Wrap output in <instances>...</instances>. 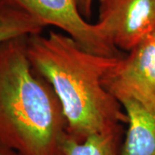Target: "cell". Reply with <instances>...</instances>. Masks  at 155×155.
<instances>
[{"label":"cell","mask_w":155,"mask_h":155,"mask_svg":"<svg viewBox=\"0 0 155 155\" xmlns=\"http://www.w3.org/2000/svg\"><path fill=\"white\" fill-rule=\"evenodd\" d=\"M97 23L120 51L129 52L155 30V0H98Z\"/></svg>","instance_id":"obj_5"},{"label":"cell","mask_w":155,"mask_h":155,"mask_svg":"<svg viewBox=\"0 0 155 155\" xmlns=\"http://www.w3.org/2000/svg\"><path fill=\"white\" fill-rule=\"evenodd\" d=\"M44 28L28 12L0 0V44L11 39L41 34Z\"/></svg>","instance_id":"obj_8"},{"label":"cell","mask_w":155,"mask_h":155,"mask_svg":"<svg viewBox=\"0 0 155 155\" xmlns=\"http://www.w3.org/2000/svg\"><path fill=\"white\" fill-rule=\"evenodd\" d=\"M27 55L34 70L49 84L61 103L67 133L78 141L122 129L127 116L104 84L122 57L97 54L66 34L28 35Z\"/></svg>","instance_id":"obj_1"},{"label":"cell","mask_w":155,"mask_h":155,"mask_svg":"<svg viewBox=\"0 0 155 155\" xmlns=\"http://www.w3.org/2000/svg\"><path fill=\"white\" fill-rule=\"evenodd\" d=\"M122 130L92 134L82 141L67 134L61 143V155H120Z\"/></svg>","instance_id":"obj_7"},{"label":"cell","mask_w":155,"mask_h":155,"mask_svg":"<svg viewBox=\"0 0 155 155\" xmlns=\"http://www.w3.org/2000/svg\"><path fill=\"white\" fill-rule=\"evenodd\" d=\"M27 37L0 44V145L19 155H61L65 116L28 60Z\"/></svg>","instance_id":"obj_2"},{"label":"cell","mask_w":155,"mask_h":155,"mask_svg":"<svg viewBox=\"0 0 155 155\" xmlns=\"http://www.w3.org/2000/svg\"><path fill=\"white\" fill-rule=\"evenodd\" d=\"M80 13L87 20L92 15V6L94 0H76Z\"/></svg>","instance_id":"obj_9"},{"label":"cell","mask_w":155,"mask_h":155,"mask_svg":"<svg viewBox=\"0 0 155 155\" xmlns=\"http://www.w3.org/2000/svg\"><path fill=\"white\" fill-rule=\"evenodd\" d=\"M127 116V130L120 155H155V110L129 96L119 97Z\"/></svg>","instance_id":"obj_6"},{"label":"cell","mask_w":155,"mask_h":155,"mask_svg":"<svg viewBox=\"0 0 155 155\" xmlns=\"http://www.w3.org/2000/svg\"><path fill=\"white\" fill-rule=\"evenodd\" d=\"M28 12L45 27L61 28L82 48L97 54L122 57L100 25L90 22L78 10L76 0H2Z\"/></svg>","instance_id":"obj_3"},{"label":"cell","mask_w":155,"mask_h":155,"mask_svg":"<svg viewBox=\"0 0 155 155\" xmlns=\"http://www.w3.org/2000/svg\"><path fill=\"white\" fill-rule=\"evenodd\" d=\"M0 155H19L15 151L0 145Z\"/></svg>","instance_id":"obj_10"},{"label":"cell","mask_w":155,"mask_h":155,"mask_svg":"<svg viewBox=\"0 0 155 155\" xmlns=\"http://www.w3.org/2000/svg\"><path fill=\"white\" fill-rule=\"evenodd\" d=\"M124 54L104 78L116 99L129 96L155 110V30Z\"/></svg>","instance_id":"obj_4"}]
</instances>
